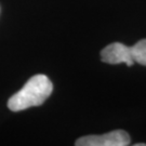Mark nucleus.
Returning a JSON list of instances; mask_svg holds the SVG:
<instances>
[{"label": "nucleus", "mask_w": 146, "mask_h": 146, "mask_svg": "<svg viewBox=\"0 0 146 146\" xmlns=\"http://www.w3.org/2000/svg\"><path fill=\"white\" fill-rule=\"evenodd\" d=\"M130 144V136L123 130H115L102 135H87L78 139L77 146H127Z\"/></svg>", "instance_id": "2"}, {"label": "nucleus", "mask_w": 146, "mask_h": 146, "mask_svg": "<svg viewBox=\"0 0 146 146\" xmlns=\"http://www.w3.org/2000/svg\"><path fill=\"white\" fill-rule=\"evenodd\" d=\"M135 146H146V144H144V143H141V144H135Z\"/></svg>", "instance_id": "5"}, {"label": "nucleus", "mask_w": 146, "mask_h": 146, "mask_svg": "<svg viewBox=\"0 0 146 146\" xmlns=\"http://www.w3.org/2000/svg\"><path fill=\"white\" fill-rule=\"evenodd\" d=\"M134 63L146 66V39H142L131 47Z\"/></svg>", "instance_id": "4"}, {"label": "nucleus", "mask_w": 146, "mask_h": 146, "mask_svg": "<svg viewBox=\"0 0 146 146\" xmlns=\"http://www.w3.org/2000/svg\"><path fill=\"white\" fill-rule=\"evenodd\" d=\"M101 60L111 65L123 63L128 66H132L134 64L131 47H127L120 42H114L106 46L101 51Z\"/></svg>", "instance_id": "3"}, {"label": "nucleus", "mask_w": 146, "mask_h": 146, "mask_svg": "<svg viewBox=\"0 0 146 146\" xmlns=\"http://www.w3.org/2000/svg\"><path fill=\"white\" fill-rule=\"evenodd\" d=\"M53 91V84L46 75H35L28 79L25 86L8 101V107L12 111H20L29 107L39 106L46 102Z\"/></svg>", "instance_id": "1"}]
</instances>
